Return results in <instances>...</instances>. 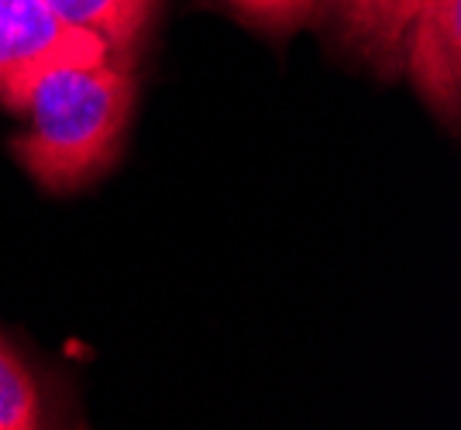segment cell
<instances>
[{
  "mask_svg": "<svg viewBox=\"0 0 461 430\" xmlns=\"http://www.w3.org/2000/svg\"><path fill=\"white\" fill-rule=\"evenodd\" d=\"M45 4L73 28L96 35L107 45L111 59L131 52L152 14V0H45Z\"/></svg>",
  "mask_w": 461,
  "mask_h": 430,
  "instance_id": "cell-5",
  "label": "cell"
},
{
  "mask_svg": "<svg viewBox=\"0 0 461 430\" xmlns=\"http://www.w3.org/2000/svg\"><path fill=\"white\" fill-rule=\"evenodd\" d=\"M430 111L458 118L461 100V0H427L403 41V66Z\"/></svg>",
  "mask_w": 461,
  "mask_h": 430,
  "instance_id": "cell-3",
  "label": "cell"
},
{
  "mask_svg": "<svg viewBox=\"0 0 461 430\" xmlns=\"http://www.w3.org/2000/svg\"><path fill=\"white\" fill-rule=\"evenodd\" d=\"M427 0H317V11L338 35L379 73L396 76L403 66V41Z\"/></svg>",
  "mask_w": 461,
  "mask_h": 430,
  "instance_id": "cell-4",
  "label": "cell"
},
{
  "mask_svg": "<svg viewBox=\"0 0 461 430\" xmlns=\"http://www.w3.org/2000/svg\"><path fill=\"white\" fill-rule=\"evenodd\" d=\"M135 107V79L114 59L66 62L41 73L11 107L21 166L52 193H69L114 162Z\"/></svg>",
  "mask_w": 461,
  "mask_h": 430,
  "instance_id": "cell-1",
  "label": "cell"
},
{
  "mask_svg": "<svg viewBox=\"0 0 461 430\" xmlns=\"http://www.w3.org/2000/svg\"><path fill=\"white\" fill-rule=\"evenodd\" d=\"M100 59H111L107 45L62 21L45 0H0V100L7 107H14L41 73Z\"/></svg>",
  "mask_w": 461,
  "mask_h": 430,
  "instance_id": "cell-2",
  "label": "cell"
},
{
  "mask_svg": "<svg viewBox=\"0 0 461 430\" xmlns=\"http://www.w3.org/2000/svg\"><path fill=\"white\" fill-rule=\"evenodd\" d=\"M41 427V392L32 369L0 334V430Z\"/></svg>",
  "mask_w": 461,
  "mask_h": 430,
  "instance_id": "cell-6",
  "label": "cell"
},
{
  "mask_svg": "<svg viewBox=\"0 0 461 430\" xmlns=\"http://www.w3.org/2000/svg\"><path fill=\"white\" fill-rule=\"evenodd\" d=\"M224 4L266 31H293L317 11V0H224Z\"/></svg>",
  "mask_w": 461,
  "mask_h": 430,
  "instance_id": "cell-7",
  "label": "cell"
}]
</instances>
